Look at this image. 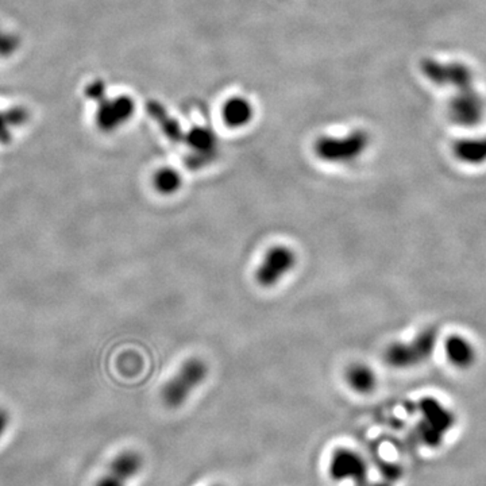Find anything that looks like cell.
I'll use <instances>...</instances> for the list:
<instances>
[{
    "label": "cell",
    "mask_w": 486,
    "mask_h": 486,
    "mask_svg": "<svg viewBox=\"0 0 486 486\" xmlns=\"http://www.w3.org/2000/svg\"><path fill=\"white\" fill-rule=\"evenodd\" d=\"M346 381L351 389L360 394H367L374 391L377 378L374 372L364 364H352L346 370Z\"/></svg>",
    "instance_id": "5bb4252c"
},
{
    "label": "cell",
    "mask_w": 486,
    "mask_h": 486,
    "mask_svg": "<svg viewBox=\"0 0 486 486\" xmlns=\"http://www.w3.org/2000/svg\"><path fill=\"white\" fill-rule=\"evenodd\" d=\"M446 354L451 364L459 369H468L475 361V350L466 338L453 335L446 340Z\"/></svg>",
    "instance_id": "7c38bea8"
},
{
    "label": "cell",
    "mask_w": 486,
    "mask_h": 486,
    "mask_svg": "<svg viewBox=\"0 0 486 486\" xmlns=\"http://www.w3.org/2000/svg\"><path fill=\"white\" fill-rule=\"evenodd\" d=\"M421 70L428 80L441 87H451L457 91L474 88L472 69L462 63H441L427 58L421 63Z\"/></svg>",
    "instance_id": "52a82bcc"
},
{
    "label": "cell",
    "mask_w": 486,
    "mask_h": 486,
    "mask_svg": "<svg viewBox=\"0 0 486 486\" xmlns=\"http://www.w3.org/2000/svg\"><path fill=\"white\" fill-rule=\"evenodd\" d=\"M153 184H154V188L157 189L160 193L169 196L181 188L183 180L180 173L173 168H161L153 177Z\"/></svg>",
    "instance_id": "9a60e30c"
},
{
    "label": "cell",
    "mask_w": 486,
    "mask_h": 486,
    "mask_svg": "<svg viewBox=\"0 0 486 486\" xmlns=\"http://www.w3.org/2000/svg\"><path fill=\"white\" fill-rule=\"evenodd\" d=\"M438 342V330L428 327L423 330L412 342H396L385 351V362L396 369L414 367L423 364L432 355Z\"/></svg>",
    "instance_id": "7a4b0ae2"
},
{
    "label": "cell",
    "mask_w": 486,
    "mask_h": 486,
    "mask_svg": "<svg viewBox=\"0 0 486 486\" xmlns=\"http://www.w3.org/2000/svg\"><path fill=\"white\" fill-rule=\"evenodd\" d=\"M210 486H226V485H223V484H212V485H210Z\"/></svg>",
    "instance_id": "ac0fdd59"
},
{
    "label": "cell",
    "mask_w": 486,
    "mask_h": 486,
    "mask_svg": "<svg viewBox=\"0 0 486 486\" xmlns=\"http://www.w3.org/2000/svg\"><path fill=\"white\" fill-rule=\"evenodd\" d=\"M327 474L333 482H350L354 486L369 485V465L361 453L349 448H335L327 463Z\"/></svg>",
    "instance_id": "277c9868"
},
{
    "label": "cell",
    "mask_w": 486,
    "mask_h": 486,
    "mask_svg": "<svg viewBox=\"0 0 486 486\" xmlns=\"http://www.w3.org/2000/svg\"><path fill=\"white\" fill-rule=\"evenodd\" d=\"M144 468V458L134 450H126L118 454L109 463L108 472L115 474L124 482L131 481Z\"/></svg>",
    "instance_id": "30bf717a"
},
{
    "label": "cell",
    "mask_w": 486,
    "mask_h": 486,
    "mask_svg": "<svg viewBox=\"0 0 486 486\" xmlns=\"http://www.w3.org/2000/svg\"><path fill=\"white\" fill-rule=\"evenodd\" d=\"M208 374V366L200 358H190L163 387L162 400L171 408H178L200 387Z\"/></svg>",
    "instance_id": "3957f363"
},
{
    "label": "cell",
    "mask_w": 486,
    "mask_h": 486,
    "mask_svg": "<svg viewBox=\"0 0 486 486\" xmlns=\"http://www.w3.org/2000/svg\"><path fill=\"white\" fill-rule=\"evenodd\" d=\"M453 153L459 161L465 162V163H470V165L485 163L486 136L458 139L453 146Z\"/></svg>",
    "instance_id": "8fae6325"
},
{
    "label": "cell",
    "mask_w": 486,
    "mask_h": 486,
    "mask_svg": "<svg viewBox=\"0 0 486 486\" xmlns=\"http://www.w3.org/2000/svg\"><path fill=\"white\" fill-rule=\"evenodd\" d=\"M297 256L293 249L285 244L269 247L256 270V281L264 288H271L296 266Z\"/></svg>",
    "instance_id": "8992f818"
},
{
    "label": "cell",
    "mask_w": 486,
    "mask_h": 486,
    "mask_svg": "<svg viewBox=\"0 0 486 486\" xmlns=\"http://www.w3.org/2000/svg\"><path fill=\"white\" fill-rule=\"evenodd\" d=\"M418 408L421 415L418 426V436L424 445L436 448L443 443L446 433L454 427L455 416L433 397L421 399Z\"/></svg>",
    "instance_id": "6da1fadb"
},
{
    "label": "cell",
    "mask_w": 486,
    "mask_h": 486,
    "mask_svg": "<svg viewBox=\"0 0 486 486\" xmlns=\"http://www.w3.org/2000/svg\"><path fill=\"white\" fill-rule=\"evenodd\" d=\"M7 426H9V415H7V412L4 409L0 408V438L3 436Z\"/></svg>",
    "instance_id": "e0dca14e"
},
{
    "label": "cell",
    "mask_w": 486,
    "mask_h": 486,
    "mask_svg": "<svg viewBox=\"0 0 486 486\" xmlns=\"http://www.w3.org/2000/svg\"><path fill=\"white\" fill-rule=\"evenodd\" d=\"M370 139L364 131H354L346 136H323L315 145L316 156L331 163H349L360 158Z\"/></svg>",
    "instance_id": "5b68a950"
},
{
    "label": "cell",
    "mask_w": 486,
    "mask_h": 486,
    "mask_svg": "<svg viewBox=\"0 0 486 486\" xmlns=\"http://www.w3.org/2000/svg\"><path fill=\"white\" fill-rule=\"evenodd\" d=\"M188 144L192 148V156L188 160L190 168H202L215 158L216 139L210 131L195 130L189 135Z\"/></svg>",
    "instance_id": "9c48e42d"
},
{
    "label": "cell",
    "mask_w": 486,
    "mask_h": 486,
    "mask_svg": "<svg viewBox=\"0 0 486 486\" xmlns=\"http://www.w3.org/2000/svg\"><path fill=\"white\" fill-rule=\"evenodd\" d=\"M126 484L127 482H124L115 474L107 472L102 478H99V481L94 484V486H126Z\"/></svg>",
    "instance_id": "2e32d148"
},
{
    "label": "cell",
    "mask_w": 486,
    "mask_h": 486,
    "mask_svg": "<svg viewBox=\"0 0 486 486\" xmlns=\"http://www.w3.org/2000/svg\"><path fill=\"white\" fill-rule=\"evenodd\" d=\"M223 121L230 127H243L250 123L253 118V106L242 96H237L227 100L223 106Z\"/></svg>",
    "instance_id": "4fadbf2b"
},
{
    "label": "cell",
    "mask_w": 486,
    "mask_h": 486,
    "mask_svg": "<svg viewBox=\"0 0 486 486\" xmlns=\"http://www.w3.org/2000/svg\"><path fill=\"white\" fill-rule=\"evenodd\" d=\"M450 118L460 126L478 124L485 112V102L482 96L475 91V87L465 91H458L450 102Z\"/></svg>",
    "instance_id": "ba28073f"
},
{
    "label": "cell",
    "mask_w": 486,
    "mask_h": 486,
    "mask_svg": "<svg viewBox=\"0 0 486 486\" xmlns=\"http://www.w3.org/2000/svg\"><path fill=\"white\" fill-rule=\"evenodd\" d=\"M367 486H388V485H381V484H374V485H370V484H369V485H367Z\"/></svg>",
    "instance_id": "d6986e66"
}]
</instances>
